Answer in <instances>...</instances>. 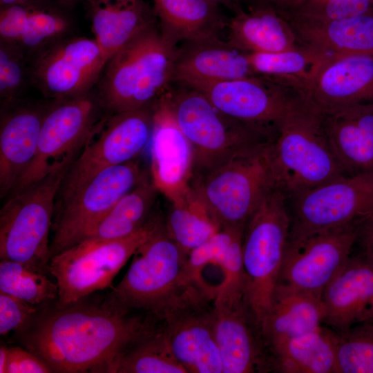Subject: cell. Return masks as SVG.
<instances>
[{
  "mask_svg": "<svg viewBox=\"0 0 373 373\" xmlns=\"http://www.w3.org/2000/svg\"><path fill=\"white\" fill-rule=\"evenodd\" d=\"M84 298L66 306L44 305L18 331L21 343L52 372L115 373L117 363L157 320L133 314L110 296L104 302Z\"/></svg>",
  "mask_w": 373,
  "mask_h": 373,
  "instance_id": "cell-1",
  "label": "cell"
},
{
  "mask_svg": "<svg viewBox=\"0 0 373 373\" xmlns=\"http://www.w3.org/2000/svg\"><path fill=\"white\" fill-rule=\"evenodd\" d=\"M272 142L251 146L191 180V196L204 207L220 229L245 228L265 198L274 189H282L274 161Z\"/></svg>",
  "mask_w": 373,
  "mask_h": 373,
  "instance_id": "cell-2",
  "label": "cell"
},
{
  "mask_svg": "<svg viewBox=\"0 0 373 373\" xmlns=\"http://www.w3.org/2000/svg\"><path fill=\"white\" fill-rule=\"evenodd\" d=\"M175 48L158 23L140 32L107 61L97 82L101 108L113 114L151 106L171 85Z\"/></svg>",
  "mask_w": 373,
  "mask_h": 373,
  "instance_id": "cell-3",
  "label": "cell"
},
{
  "mask_svg": "<svg viewBox=\"0 0 373 373\" xmlns=\"http://www.w3.org/2000/svg\"><path fill=\"white\" fill-rule=\"evenodd\" d=\"M272 149L287 198L346 175L329 144L320 112L300 93L280 124Z\"/></svg>",
  "mask_w": 373,
  "mask_h": 373,
  "instance_id": "cell-4",
  "label": "cell"
},
{
  "mask_svg": "<svg viewBox=\"0 0 373 373\" xmlns=\"http://www.w3.org/2000/svg\"><path fill=\"white\" fill-rule=\"evenodd\" d=\"M166 94L175 119L192 148L191 180L251 146L273 141L259 130L223 113L195 88L172 84Z\"/></svg>",
  "mask_w": 373,
  "mask_h": 373,
  "instance_id": "cell-5",
  "label": "cell"
},
{
  "mask_svg": "<svg viewBox=\"0 0 373 373\" xmlns=\"http://www.w3.org/2000/svg\"><path fill=\"white\" fill-rule=\"evenodd\" d=\"M68 168L8 196L0 211V259L50 275L49 234L58 191Z\"/></svg>",
  "mask_w": 373,
  "mask_h": 373,
  "instance_id": "cell-6",
  "label": "cell"
},
{
  "mask_svg": "<svg viewBox=\"0 0 373 373\" xmlns=\"http://www.w3.org/2000/svg\"><path fill=\"white\" fill-rule=\"evenodd\" d=\"M290 224L288 198L276 189L265 198L245 229L242 260L247 296L261 330L278 282Z\"/></svg>",
  "mask_w": 373,
  "mask_h": 373,
  "instance_id": "cell-7",
  "label": "cell"
},
{
  "mask_svg": "<svg viewBox=\"0 0 373 373\" xmlns=\"http://www.w3.org/2000/svg\"><path fill=\"white\" fill-rule=\"evenodd\" d=\"M152 216L132 234L107 241L84 240L52 256L49 271L58 287L54 303L61 307L110 286L131 256L163 223Z\"/></svg>",
  "mask_w": 373,
  "mask_h": 373,
  "instance_id": "cell-8",
  "label": "cell"
},
{
  "mask_svg": "<svg viewBox=\"0 0 373 373\" xmlns=\"http://www.w3.org/2000/svg\"><path fill=\"white\" fill-rule=\"evenodd\" d=\"M289 242L373 219V171L343 175L288 198Z\"/></svg>",
  "mask_w": 373,
  "mask_h": 373,
  "instance_id": "cell-9",
  "label": "cell"
},
{
  "mask_svg": "<svg viewBox=\"0 0 373 373\" xmlns=\"http://www.w3.org/2000/svg\"><path fill=\"white\" fill-rule=\"evenodd\" d=\"M187 256L168 236L163 222L135 252L127 272L109 296L131 311L156 315L189 286L182 282Z\"/></svg>",
  "mask_w": 373,
  "mask_h": 373,
  "instance_id": "cell-10",
  "label": "cell"
},
{
  "mask_svg": "<svg viewBox=\"0 0 373 373\" xmlns=\"http://www.w3.org/2000/svg\"><path fill=\"white\" fill-rule=\"evenodd\" d=\"M216 287L191 285L154 315L175 359L187 373H222L214 332Z\"/></svg>",
  "mask_w": 373,
  "mask_h": 373,
  "instance_id": "cell-11",
  "label": "cell"
},
{
  "mask_svg": "<svg viewBox=\"0 0 373 373\" xmlns=\"http://www.w3.org/2000/svg\"><path fill=\"white\" fill-rule=\"evenodd\" d=\"M153 124L152 105L111 114L99 122L69 166L56 203L70 198L103 171L135 159L150 142Z\"/></svg>",
  "mask_w": 373,
  "mask_h": 373,
  "instance_id": "cell-12",
  "label": "cell"
},
{
  "mask_svg": "<svg viewBox=\"0 0 373 373\" xmlns=\"http://www.w3.org/2000/svg\"><path fill=\"white\" fill-rule=\"evenodd\" d=\"M146 179L135 158L103 171L70 198L56 203L51 258L83 241L122 197Z\"/></svg>",
  "mask_w": 373,
  "mask_h": 373,
  "instance_id": "cell-13",
  "label": "cell"
},
{
  "mask_svg": "<svg viewBox=\"0 0 373 373\" xmlns=\"http://www.w3.org/2000/svg\"><path fill=\"white\" fill-rule=\"evenodd\" d=\"M55 100L46 112L35 157L10 195L68 168L99 123L97 117L101 106L89 93Z\"/></svg>",
  "mask_w": 373,
  "mask_h": 373,
  "instance_id": "cell-14",
  "label": "cell"
},
{
  "mask_svg": "<svg viewBox=\"0 0 373 373\" xmlns=\"http://www.w3.org/2000/svg\"><path fill=\"white\" fill-rule=\"evenodd\" d=\"M213 312L222 373L272 371L268 347L247 299L246 280L223 279L216 287Z\"/></svg>",
  "mask_w": 373,
  "mask_h": 373,
  "instance_id": "cell-15",
  "label": "cell"
},
{
  "mask_svg": "<svg viewBox=\"0 0 373 373\" xmlns=\"http://www.w3.org/2000/svg\"><path fill=\"white\" fill-rule=\"evenodd\" d=\"M189 87V86H188ZM225 115L264 133L273 140L300 92L294 86L262 75L191 86Z\"/></svg>",
  "mask_w": 373,
  "mask_h": 373,
  "instance_id": "cell-16",
  "label": "cell"
},
{
  "mask_svg": "<svg viewBox=\"0 0 373 373\" xmlns=\"http://www.w3.org/2000/svg\"><path fill=\"white\" fill-rule=\"evenodd\" d=\"M107 61L94 39L63 38L35 55L30 77L47 97H78L97 84Z\"/></svg>",
  "mask_w": 373,
  "mask_h": 373,
  "instance_id": "cell-17",
  "label": "cell"
},
{
  "mask_svg": "<svg viewBox=\"0 0 373 373\" xmlns=\"http://www.w3.org/2000/svg\"><path fill=\"white\" fill-rule=\"evenodd\" d=\"M359 229L343 227L288 242L278 284L321 296L351 256Z\"/></svg>",
  "mask_w": 373,
  "mask_h": 373,
  "instance_id": "cell-18",
  "label": "cell"
},
{
  "mask_svg": "<svg viewBox=\"0 0 373 373\" xmlns=\"http://www.w3.org/2000/svg\"><path fill=\"white\" fill-rule=\"evenodd\" d=\"M166 91L152 104L151 174L159 192L169 201H176L190 189L193 151L172 113Z\"/></svg>",
  "mask_w": 373,
  "mask_h": 373,
  "instance_id": "cell-19",
  "label": "cell"
},
{
  "mask_svg": "<svg viewBox=\"0 0 373 373\" xmlns=\"http://www.w3.org/2000/svg\"><path fill=\"white\" fill-rule=\"evenodd\" d=\"M323 323L344 332L373 322V257L361 251L350 256L322 292Z\"/></svg>",
  "mask_w": 373,
  "mask_h": 373,
  "instance_id": "cell-20",
  "label": "cell"
},
{
  "mask_svg": "<svg viewBox=\"0 0 373 373\" xmlns=\"http://www.w3.org/2000/svg\"><path fill=\"white\" fill-rule=\"evenodd\" d=\"M254 75L247 53L220 37H213L184 41L176 47L171 84L191 87Z\"/></svg>",
  "mask_w": 373,
  "mask_h": 373,
  "instance_id": "cell-21",
  "label": "cell"
},
{
  "mask_svg": "<svg viewBox=\"0 0 373 373\" xmlns=\"http://www.w3.org/2000/svg\"><path fill=\"white\" fill-rule=\"evenodd\" d=\"M300 93L320 111L373 102V57L332 55Z\"/></svg>",
  "mask_w": 373,
  "mask_h": 373,
  "instance_id": "cell-22",
  "label": "cell"
},
{
  "mask_svg": "<svg viewBox=\"0 0 373 373\" xmlns=\"http://www.w3.org/2000/svg\"><path fill=\"white\" fill-rule=\"evenodd\" d=\"M4 104L0 124V195L9 196L33 160L48 106Z\"/></svg>",
  "mask_w": 373,
  "mask_h": 373,
  "instance_id": "cell-23",
  "label": "cell"
},
{
  "mask_svg": "<svg viewBox=\"0 0 373 373\" xmlns=\"http://www.w3.org/2000/svg\"><path fill=\"white\" fill-rule=\"evenodd\" d=\"M318 111L329 144L345 175L373 171V102Z\"/></svg>",
  "mask_w": 373,
  "mask_h": 373,
  "instance_id": "cell-24",
  "label": "cell"
},
{
  "mask_svg": "<svg viewBox=\"0 0 373 373\" xmlns=\"http://www.w3.org/2000/svg\"><path fill=\"white\" fill-rule=\"evenodd\" d=\"M280 12L290 24L300 45L330 55L373 57V9L359 15L332 20L307 19Z\"/></svg>",
  "mask_w": 373,
  "mask_h": 373,
  "instance_id": "cell-25",
  "label": "cell"
},
{
  "mask_svg": "<svg viewBox=\"0 0 373 373\" xmlns=\"http://www.w3.org/2000/svg\"><path fill=\"white\" fill-rule=\"evenodd\" d=\"M227 41L245 53H275L300 44L290 24L274 5L252 2L228 19Z\"/></svg>",
  "mask_w": 373,
  "mask_h": 373,
  "instance_id": "cell-26",
  "label": "cell"
},
{
  "mask_svg": "<svg viewBox=\"0 0 373 373\" xmlns=\"http://www.w3.org/2000/svg\"><path fill=\"white\" fill-rule=\"evenodd\" d=\"M94 39L108 59L146 28L157 23L144 0H87Z\"/></svg>",
  "mask_w": 373,
  "mask_h": 373,
  "instance_id": "cell-27",
  "label": "cell"
},
{
  "mask_svg": "<svg viewBox=\"0 0 373 373\" xmlns=\"http://www.w3.org/2000/svg\"><path fill=\"white\" fill-rule=\"evenodd\" d=\"M324 319L321 296L278 284L262 326L269 351L285 341L318 329Z\"/></svg>",
  "mask_w": 373,
  "mask_h": 373,
  "instance_id": "cell-28",
  "label": "cell"
},
{
  "mask_svg": "<svg viewBox=\"0 0 373 373\" xmlns=\"http://www.w3.org/2000/svg\"><path fill=\"white\" fill-rule=\"evenodd\" d=\"M160 32L171 46L184 41L220 37L226 19L209 0H153Z\"/></svg>",
  "mask_w": 373,
  "mask_h": 373,
  "instance_id": "cell-29",
  "label": "cell"
},
{
  "mask_svg": "<svg viewBox=\"0 0 373 373\" xmlns=\"http://www.w3.org/2000/svg\"><path fill=\"white\" fill-rule=\"evenodd\" d=\"M335 338L334 330L321 326L271 347L273 371L336 373Z\"/></svg>",
  "mask_w": 373,
  "mask_h": 373,
  "instance_id": "cell-30",
  "label": "cell"
},
{
  "mask_svg": "<svg viewBox=\"0 0 373 373\" xmlns=\"http://www.w3.org/2000/svg\"><path fill=\"white\" fill-rule=\"evenodd\" d=\"M159 193L151 181L143 180L114 204L84 240H112L135 232L152 216Z\"/></svg>",
  "mask_w": 373,
  "mask_h": 373,
  "instance_id": "cell-31",
  "label": "cell"
},
{
  "mask_svg": "<svg viewBox=\"0 0 373 373\" xmlns=\"http://www.w3.org/2000/svg\"><path fill=\"white\" fill-rule=\"evenodd\" d=\"M255 75L285 82L299 91L314 78L332 55L299 45L275 53H247Z\"/></svg>",
  "mask_w": 373,
  "mask_h": 373,
  "instance_id": "cell-32",
  "label": "cell"
},
{
  "mask_svg": "<svg viewBox=\"0 0 373 373\" xmlns=\"http://www.w3.org/2000/svg\"><path fill=\"white\" fill-rule=\"evenodd\" d=\"M169 202L164 228L168 236L186 254L220 229L190 191L183 198Z\"/></svg>",
  "mask_w": 373,
  "mask_h": 373,
  "instance_id": "cell-33",
  "label": "cell"
},
{
  "mask_svg": "<svg viewBox=\"0 0 373 373\" xmlns=\"http://www.w3.org/2000/svg\"><path fill=\"white\" fill-rule=\"evenodd\" d=\"M115 373H187L173 355L160 325L132 344L117 364Z\"/></svg>",
  "mask_w": 373,
  "mask_h": 373,
  "instance_id": "cell-34",
  "label": "cell"
},
{
  "mask_svg": "<svg viewBox=\"0 0 373 373\" xmlns=\"http://www.w3.org/2000/svg\"><path fill=\"white\" fill-rule=\"evenodd\" d=\"M0 291L37 306L55 302L58 296L57 285L48 274L8 260L0 261Z\"/></svg>",
  "mask_w": 373,
  "mask_h": 373,
  "instance_id": "cell-35",
  "label": "cell"
},
{
  "mask_svg": "<svg viewBox=\"0 0 373 373\" xmlns=\"http://www.w3.org/2000/svg\"><path fill=\"white\" fill-rule=\"evenodd\" d=\"M335 353L336 373H373V322L336 332Z\"/></svg>",
  "mask_w": 373,
  "mask_h": 373,
  "instance_id": "cell-36",
  "label": "cell"
},
{
  "mask_svg": "<svg viewBox=\"0 0 373 373\" xmlns=\"http://www.w3.org/2000/svg\"><path fill=\"white\" fill-rule=\"evenodd\" d=\"M69 20L62 14L34 4L25 30L17 45L26 55H35L63 39L68 30Z\"/></svg>",
  "mask_w": 373,
  "mask_h": 373,
  "instance_id": "cell-37",
  "label": "cell"
},
{
  "mask_svg": "<svg viewBox=\"0 0 373 373\" xmlns=\"http://www.w3.org/2000/svg\"><path fill=\"white\" fill-rule=\"evenodd\" d=\"M245 229H220L202 245L191 250L182 271V284L185 286L206 284L202 276L203 269L209 265H218L236 236L244 231Z\"/></svg>",
  "mask_w": 373,
  "mask_h": 373,
  "instance_id": "cell-38",
  "label": "cell"
},
{
  "mask_svg": "<svg viewBox=\"0 0 373 373\" xmlns=\"http://www.w3.org/2000/svg\"><path fill=\"white\" fill-rule=\"evenodd\" d=\"M276 8L296 17L332 20L365 13L373 9V0H289Z\"/></svg>",
  "mask_w": 373,
  "mask_h": 373,
  "instance_id": "cell-39",
  "label": "cell"
},
{
  "mask_svg": "<svg viewBox=\"0 0 373 373\" xmlns=\"http://www.w3.org/2000/svg\"><path fill=\"white\" fill-rule=\"evenodd\" d=\"M28 73L25 53L17 45L1 41L0 97L3 105L15 100L25 86Z\"/></svg>",
  "mask_w": 373,
  "mask_h": 373,
  "instance_id": "cell-40",
  "label": "cell"
},
{
  "mask_svg": "<svg viewBox=\"0 0 373 373\" xmlns=\"http://www.w3.org/2000/svg\"><path fill=\"white\" fill-rule=\"evenodd\" d=\"M41 307L0 291L1 335L23 329L32 321Z\"/></svg>",
  "mask_w": 373,
  "mask_h": 373,
  "instance_id": "cell-41",
  "label": "cell"
},
{
  "mask_svg": "<svg viewBox=\"0 0 373 373\" xmlns=\"http://www.w3.org/2000/svg\"><path fill=\"white\" fill-rule=\"evenodd\" d=\"M34 3L1 8V41L17 44L21 39Z\"/></svg>",
  "mask_w": 373,
  "mask_h": 373,
  "instance_id": "cell-42",
  "label": "cell"
},
{
  "mask_svg": "<svg viewBox=\"0 0 373 373\" xmlns=\"http://www.w3.org/2000/svg\"><path fill=\"white\" fill-rule=\"evenodd\" d=\"M50 367L38 356L20 347H8L6 373H50Z\"/></svg>",
  "mask_w": 373,
  "mask_h": 373,
  "instance_id": "cell-43",
  "label": "cell"
},
{
  "mask_svg": "<svg viewBox=\"0 0 373 373\" xmlns=\"http://www.w3.org/2000/svg\"><path fill=\"white\" fill-rule=\"evenodd\" d=\"M356 242L360 244L361 251L373 257V219L359 229Z\"/></svg>",
  "mask_w": 373,
  "mask_h": 373,
  "instance_id": "cell-44",
  "label": "cell"
},
{
  "mask_svg": "<svg viewBox=\"0 0 373 373\" xmlns=\"http://www.w3.org/2000/svg\"><path fill=\"white\" fill-rule=\"evenodd\" d=\"M213 3L225 7L231 11L233 15H236L245 8V0H209Z\"/></svg>",
  "mask_w": 373,
  "mask_h": 373,
  "instance_id": "cell-45",
  "label": "cell"
},
{
  "mask_svg": "<svg viewBox=\"0 0 373 373\" xmlns=\"http://www.w3.org/2000/svg\"><path fill=\"white\" fill-rule=\"evenodd\" d=\"M8 358V347L1 345L0 347V373H6Z\"/></svg>",
  "mask_w": 373,
  "mask_h": 373,
  "instance_id": "cell-46",
  "label": "cell"
},
{
  "mask_svg": "<svg viewBox=\"0 0 373 373\" xmlns=\"http://www.w3.org/2000/svg\"><path fill=\"white\" fill-rule=\"evenodd\" d=\"M34 3V0H0L1 8L17 4H28Z\"/></svg>",
  "mask_w": 373,
  "mask_h": 373,
  "instance_id": "cell-47",
  "label": "cell"
},
{
  "mask_svg": "<svg viewBox=\"0 0 373 373\" xmlns=\"http://www.w3.org/2000/svg\"><path fill=\"white\" fill-rule=\"evenodd\" d=\"M288 1L289 0H245V5L252 2H263L272 4L276 7H280L285 5Z\"/></svg>",
  "mask_w": 373,
  "mask_h": 373,
  "instance_id": "cell-48",
  "label": "cell"
}]
</instances>
